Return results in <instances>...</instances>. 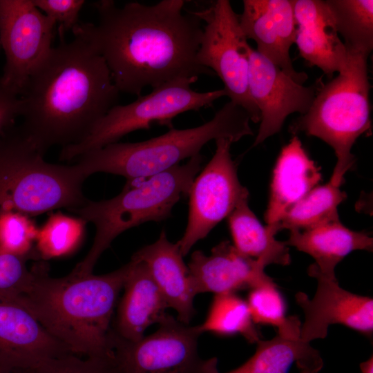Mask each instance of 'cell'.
Returning <instances> with one entry per match:
<instances>
[{
  "instance_id": "6da1fadb",
  "label": "cell",
  "mask_w": 373,
  "mask_h": 373,
  "mask_svg": "<svg viewBox=\"0 0 373 373\" xmlns=\"http://www.w3.org/2000/svg\"><path fill=\"white\" fill-rule=\"evenodd\" d=\"M184 0L153 5L113 1L95 3L97 24L79 22L72 30L87 39L104 59L119 92L141 96L146 87L198 81L213 72L197 61L202 20Z\"/></svg>"
},
{
  "instance_id": "7a4b0ae2",
  "label": "cell",
  "mask_w": 373,
  "mask_h": 373,
  "mask_svg": "<svg viewBox=\"0 0 373 373\" xmlns=\"http://www.w3.org/2000/svg\"><path fill=\"white\" fill-rule=\"evenodd\" d=\"M53 47L21 95L23 131L43 151L74 145L117 104L119 92L108 68L79 33Z\"/></svg>"
},
{
  "instance_id": "3957f363",
  "label": "cell",
  "mask_w": 373,
  "mask_h": 373,
  "mask_svg": "<svg viewBox=\"0 0 373 373\" xmlns=\"http://www.w3.org/2000/svg\"><path fill=\"white\" fill-rule=\"evenodd\" d=\"M129 262L102 275L54 278L44 260L30 268L26 289L15 296L45 329L68 350L85 357L111 355V321Z\"/></svg>"
},
{
  "instance_id": "277c9868",
  "label": "cell",
  "mask_w": 373,
  "mask_h": 373,
  "mask_svg": "<svg viewBox=\"0 0 373 373\" xmlns=\"http://www.w3.org/2000/svg\"><path fill=\"white\" fill-rule=\"evenodd\" d=\"M250 117L229 101L209 122L190 128H170L164 134L137 142H115L77 157L75 165L87 178L95 173L122 175L127 180L149 178L200 153L211 140L232 142L254 135Z\"/></svg>"
},
{
  "instance_id": "5b68a950",
  "label": "cell",
  "mask_w": 373,
  "mask_h": 373,
  "mask_svg": "<svg viewBox=\"0 0 373 373\" xmlns=\"http://www.w3.org/2000/svg\"><path fill=\"white\" fill-rule=\"evenodd\" d=\"M203 161L199 153L186 163L157 175L127 180L122 192L108 200L90 201L71 211L95 227L93 243L85 258L73 271L93 273L101 255L124 231L146 222L169 218L175 204L189 195Z\"/></svg>"
},
{
  "instance_id": "8992f818",
  "label": "cell",
  "mask_w": 373,
  "mask_h": 373,
  "mask_svg": "<svg viewBox=\"0 0 373 373\" xmlns=\"http://www.w3.org/2000/svg\"><path fill=\"white\" fill-rule=\"evenodd\" d=\"M0 136V214L19 212L35 216L55 209L85 205L86 179L75 164L47 162L21 126Z\"/></svg>"
},
{
  "instance_id": "52a82bcc",
  "label": "cell",
  "mask_w": 373,
  "mask_h": 373,
  "mask_svg": "<svg viewBox=\"0 0 373 373\" xmlns=\"http://www.w3.org/2000/svg\"><path fill=\"white\" fill-rule=\"evenodd\" d=\"M367 57L349 53L347 67L318 89L308 111L289 128L293 134L316 137L334 149L336 164L329 182L336 186L354 164V142L371 127Z\"/></svg>"
},
{
  "instance_id": "ba28073f",
  "label": "cell",
  "mask_w": 373,
  "mask_h": 373,
  "mask_svg": "<svg viewBox=\"0 0 373 373\" xmlns=\"http://www.w3.org/2000/svg\"><path fill=\"white\" fill-rule=\"evenodd\" d=\"M195 81L180 79L153 88L134 102L117 104L93 126L82 142L62 147L61 160H72L88 151L117 142L135 131L149 129L157 123L173 128V119L189 111L210 106L218 99L227 96L224 90L198 92L190 85Z\"/></svg>"
},
{
  "instance_id": "9c48e42d",
  "label": "cell",
  "mask_w": 373,
  "mask_h": 373,
  "mask_svg": "<svg viewBox=\"0 0 373 373\" xmlns=\"http://www.w3.org/2000/svg\"><path fill=\"white\" fill-rule=\"evenodd\" d=\"M157 330L140 340L118 336L111 329L110 342L116 373H219L217 358H202L198 325L184 324L166 314Z\"/></svg>"
},
{
  "instance_id": "30bf717a",
  "label": "cell",
  "mask_w": 373,
  "mask_h": 373,
  "mask_svg": "<svg viewBox=\"0 0 373 373\" xmlns=\"http://www.w3.org/2000/svg\"><path fill=\"white\" fill-rule=\"evenodd\" d=\"M204 21L197 52V61L213 70L222 81L230 101L245 108L251 121L260 120V112L248 86L249 60L251 47L229 0H217L196 11Z\"/></svg>"
},
{
  "instance_id": "8fae6325",
  "label": "cell",
  "mask_w": 373,
  "mask_h": 373,
  "mask_svg": "<svg viewBox=\"0 0 373 373\" xmlns=\"http://www.w3.org/2000/svg\"><path fill=\"white\" fill-rule=\"evenodd\" d=\"M215 141L213 157L195 178L189 192L188 221L182 237L177 242L183 256L249 195L239 181L236 165L231 158L233 142L226 138Z\"/></svg>"
},
{
  "instance_id": "7c38bea8",
  "label": "cell",
  "mask_w": 373,
  "mask_h": 373,
  "mask_svg": "<svg viewBox=\"0 0 373 373\" xmlns=\"http://www.w3.org/2000/svg\"><path fill=\"white\" fill-rule=\"evenodd\" d=\"M55 25L32 0H0V38L6 57L0 86L21 95L53 48Z\"/></svg>"
},
{
  "instance_id": "4fadbf2b",
  "label": "cell",
  "mask_w": 373,
  "mask_h": 373,
  "mask_svg": "<svg viewBox=\"0 0 373 373\" xmlns=\"http://www.w3.org/2000/svg\"><path fill=\"white\" fill-rule=\"evenodd\" d=\"M248 86L260 115L253 146L279 132L288 115L305 114L316 95L315 86H305L251 48Z\"/></svg>"
},
{
  "instance_id": "5bb4252c",
  "label": "cell",
  "mask_w": 373,
  "mask_h": 373,
  "mask_svg": "<svg viewBox=\"0 0 373 373\" xmlns=\"http://www.w3.org/2000/svg\"><path fill=\"white\" fill-rule=\"evenodd\" d=\"M68 353L14 295L0 294V373H21Z\"/></svg>"
},
{
  "instance_id": "9a60e30c",
  "label": "cell",
  "mask_w": 373,
  "mask_h": 373,
  "mask_svg": "<svg viewBox=\"0 0 373 373\" xmlns=\"http://www.w3.org/2000/svg\"><path fill=\"white\" fill-rule=\"evenodd\" d=\"M314 296L309 298L301 291L295 295L304 313L300 338L305 343L327 336L328 328L341 324L366 335L373 331V299L355 294L338 285L337 279L321 276Z\"/></svg>"
},
{
  "instance_id": "2e32d148",
  "label": "cell",
  "mask_w": 373,
  "mask_h": 373,
  "mask_svg": "<svg viewBox=\"0 0 373 373\" xmlns=\"http://www.w3.org/2000/svg\"><path fill=\"white\" fill-rule=\"evenodd\" d=\"M239 20L260 54L300 84L307 80L305 73L294 69L289 55L296 38L294 0H244Z\"/></svg>"
},
{
  "instance_id": "e0dca14e",
  "label": "cell",
  "mask_w": 373,
  "mask_h": 373,
  "mask_svg": "<svg viewBox=\"0 0 373 373\" xmlns=\"http://www.w3.org/2000/svg\"><path fill=\"white\" fill-rule=\"evenodd\" d=\"M265 267L240 254L229 240L213 247L209 256L200 250L193 251L187 266L196 295L236 293L272 281L265 273Z\"/></svg>"
},
{
  "instance_id": "ac0fdd59",
  "label": "cell",
  "mask_w": 373,
  "mask_h": 373,
  "mask_svg": "<svg viewBox=\"0 0 373 373\" xmlns=\"http://www.w3.org/2000/svg\"><path fill=\"white\" fill-rule=\"evenodd\" d=\"M295 44L300 56L327 76L347 66L349 53L335 28L326 1L294 0Z\"/></svg>"
},
{
  "instance_id": "d6986e66",
  "label": "cell",
  "mask_w": 373,
  "mask_h": 373,
  "mask_svg": "<svg viewBox=\"0 0 373 373\" xmlns=\"http://www.w3.org/2000/svg\"><path fill=\"white\" fill-rule=\"evenodd\" d=\"M178 242H171L162 231L153 243L137 251L132 259L143 262L177 319L189 324L195 314L196 296Z\"/></svg>"
},
{
  "instance_id": "ffe728a7",
  "label": "cell",
  "mask_w": 373,
  "mask_h": 373,
  "mask_svg": "<svg viewBox=\"0 0 373 373\" xmlns=\"http://www.w3.org/2000/svg\"><path fill=\"white\" fill-rule=\"evenodd\" d=\"M117 308L112 330L120 338L135 341L144 336L146 329L162 320L169 308L146 265L131 259Z\"/></svg>"
},
{
  "instance_id": "44dd1931",
  "label": "cell",
  "mask_w": 373,
  "mask_h": 373,
  "mask_svg": "<svg viewBox=\"0 0 373 373\" xmlns=\"http://www.w3.org/2000/svg\"><path fill=\"white\" fill-rule=\"evenodd\" d=\"M321 180L319 168L295 135L282 149L274 169L265 215L267 225L276 224L285 212L316 187Z\"/></svg>"
},
{
  "instance_id": "7402d4cb",
  "label": "cell",
  "mask_w": 373,
  "mask_h": 373,
  "mask_svg": "<svg viewBox=\"0 0 373 373\" xmlns=\"http://www.w3.org/2000/svg\"><path fill=\"white\" fill-rule=\"evenodd\" d=\"M285 244L311 256L315 262L308 268V274L336 279V265L355 250L372 251L373 239L364 232L352 231L340 220L326 223L304 231H289Z\"/></svg>"
},
{
  "instance_id": "603a6c76",
  "label": "cell",
  "mask_w": 373,
  "mask_h": 373,
  "mask_svg": "<svg viewBox=\"0 0 373 373\" xmlns=\"http://www.w3.org/2000/svg\"><path fill=\"white\" fill-rule=\"evenodd\" d=\"M249 195L243 197L227 217L233 247L242 255L269 265H288L289 247L275 238L276 234L263 226L248 204Z\"/></svg>"
},
{
  "instance_id": "cb8c5ba5",
  "label": "cell",
  "mask_w": 373,
  "mask_h": 373,
  "mask_svg": "<svg viewBox=\"0 0 373 373\" xmlns=\"http://www.w3.org/2000/svg\"><path fill=\"white\" fill-rule=\"evenodd\" d=\"M294 363L298 369L307 368L316 372L323 365L319 352L309 343L277 335L268 341L260 340L254 354L227 373H288Z\"/></svg>"
},
{
  "instance_id": "d4e9b609",
  "label": "cell",
  "mask_w": 373,
  "mask_h": 373,
  "mask_svg": "<svg viewBox=\"0 0 373 373\" xmlns=\"http://www.w3.org/2000/svg\"><path fill=\"white\" fill-rule=\"evenodd\" d=\"M347 198L339 186L330 182L314 187L292 205L279 222L269 226L276 233L283 229L304 231L339 220L338 207Z\"/></svg>"
},
{
  "instance_id": "484cf974",
  "label": "cell",
  "mask_w": 373,
  "mask_h": 373,
  "mask_svg": "<svg viewBox=\"0 0 373 373\" xmlns=\"http://www.w3.org/2000/svg\"><path fill=\"white\" fill-rule=\"evenodd\" d=\"M326 3L347 52L368 57L373 48V1L327 0Z\"/></svg>"
},
{
  "instance_id": "4316f807",
  "label": "cell",
  "mask_w": 373,
  "mask_h": 373,
  "mask_svg": "<svg viewBox=\"0 0 373 373\" xmlns=\"http://www.w3.org/2000/svg\"><path fill=\"white\" fill-rule=\"evenodd\" d=\"M255 325L247 301L236 293H228L215 295L204 321L198 327L202 334H238L248 342L257 343L261 339Z\"/></svg>"
},
{
  "instance_id": "83f0119b",
  "label": "cell",
  "mask_w": 373,
  "mask_h": 373,
  "mask_svg": "<svg viewBox=\"0 0 373 373\" xmlns=\"http://www.w3.org/2000/svg\"><path fill=\"white\" fill-rule=\"evenodd\" d=\"M87 222L60 211L49 216L39 229L35 249L41 260L66 257L81 245Z\"/></svg>"
},
{
  "instance_id": "f1b7e54d",
  "label": "cell",
  "mask_w": 373,
  "mask_h": 373,
  "mask_svg": "<svg viewBox=\"0 0 373 373\" xmlns=\"http://www.w3.org/2000/svg\"><path fill=\"white\" fill-rule=\"evenodd\" d=\"M247 303L255 324L276 327L282 338L300 339L301 323L296 316H287L285 300L273 280L251 289Z\"/></svg>"
},
{
  "instance_id": "f546056e",
  "label": "cell",
  "mask_w": 373,
  "mask_h": 373,
  "mask_svg": "<svg viewBox=\"0 0 373 373\" xmlns=\"http://www.w3.org/2000/svg\"><path fill=\"white\" fill-rule=\"evenodd\" d=\"M38 230L27 215L14 211L0 214V251L39 260L34 246Z\"/></svg>"
},
{
  "instance_id": "4dcf8cb0",
  "label": "cell",
  "mask_w": 373,
  "mask_h": 373,
  "mask_svg": "<svg viewBox=\"0 0 373 373\" xmlns=\"http://www.w3.org/2000/svg\"><path fill=\"white\" fill-rule=\"evenodd\" d=\"M21 373H116L113 354L106 356L86 357L68 353L47 360Z\"/></svg>"
},
{
  "instance_id": "1f68e13d",
  "label": "cell",
  "mask_w": 373,
  "mask_h": 373,
  "mask_svg": "<svg viewBox=\"0 0 373 373\" xmlns=\"http://www.w3.org/2000/svg\"><path fill=\"white\" fill-rule=\"evenodd\" d=\"M30 259L0 251V294L16 296L26 289L31 278L26 265Z\"/></svg>"
},
{
  "instance_id": "d6a6232c",
  "label": "cell",
  "mask_w": 373,
  "mask_h": 373,
  "mask_svg": "<svg viewBox=\"0 0 373 373\" xmlns=\"http://www.w3.org/2000/svg\"><path fill=\"white\" fill-rule=\"evenodd\" d=\"M34 5L60 25V31L71 30L79 23L80 10L86 3L83 0H32Z\"/></svg>"
},
{
  "instance_id": "836d02e7",
  "label": "cell",
  "mask_w": 373,
  "mask_h": 373,
  "mask_svg": "<svg viewBox=\"0 0 373 373\" xmlns=\"http://www.w3.org/2000/svg\"><path fill=\"white\" fill-rule=\"evenodd\" d=\"M20 96L0 86V136L21 116Z\"/></svg>"
},
{
  "instance_id": "e575fe53",
  "label": "cell",
  "mask_w": 373,
  "mask_h": 373,
  "mask_svg": "<svg viewBox=\"0 0 373 373\" xmlns=\"http://www.w3.org/2000/svg\"><path fill=\"white\" fill-rule=\"evenodd\" d=\"M361 373H373V356L372 355L365 361L360 363Z\"/></svg>"
},
{
  "instance_id": "d590c367",
  "label": "cell",
  "mask_w": 373,
  "mask_h": 373,
  "mask_svg": "<svg viewBox=\"0 0 373 373\" xmlns=\"http://www.w3.org/2000/svg\"><path fill=\"white\" fill-rule=\"evenodd\" d=\"M299 370H300V373H318L315 371H313L307 368H301V369H299Z\"/></svg>"
}]
</instances>
